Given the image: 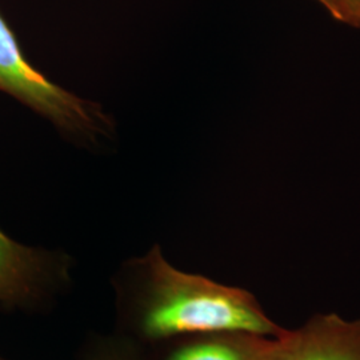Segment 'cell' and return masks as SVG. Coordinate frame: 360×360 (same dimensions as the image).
I'll return each mask as SVG.
<instances>
[{
    "label": "cell",
    "instance_id": "cell-7",
    "mask_svg": "<svg viewBox=\"0 0 360 360\" xmlns=\"http://www.w3.org/2000/svg\"><path fill=\"white\" fill-rule=\"evenodd\" d=\"M322 4L323 7L331 13L333 18H338V13H339V6H340V0H316Z\"/></svg>",
    "mask_w": 360,
    "mask_h": 360
},
{
    "label": "cell",
    "instance_id": "cell-1",
    "mask_svg": "<svg viewBox=\"0 0 360 360\" xmlns=\"http://www.w3.org/2000/svg\"><path fill=\"white\" fill-rule=\"evenodd\" d=\"M135 267L131 319L146 340L232 331L279 338L285 331L250 291L178 270L158 245Z\"/></svg>",
    "mask_w": 360,
    "mask_h": 360
},
{
    "label": "cell",
    "instance_id": "cell-2",
    "mask_svg": "<svg viewBox=\"0 0 360 360\" xmlns=\"http://www.w3.org/2000/svg\"><path fill=\"white\" fill-rule=\"evenodd\" d=\"M0 91L79 138L94 141L111 129L110 119L98 104L60 89L30 65L1 13Z\"/></svg>",
    "mask_w": 360,
    "mask_h": 360
},
{
    "label": "cell",
    "instance_id": "cell-8",
    "mask_svg": "<svg viewBox=\"0 0 360 360\" xmlns=\"http://www.w3.org/2000/svg\"><path fill=\"white\" fill-rule=\"evenodd\" d=\"M0 360H3V359H1V358H0Z\"/></svg>",
    "mask_w": 360,
    "mask_h": 360
},
{
    "label": "cell",
    "instance_id": "cell-6",
    "mask_svg": "<svg viewBox=\"0 0 360 360\" xmlns=\"http://www.w3.org/2000/svg\"><path fill=\"white\" fill-rule=\"evenodd\" d=\"M336 20L360 28V0H340Z\"/></svg>",
    "mask_w": 360,
    "mask_h": 360
},
{
    "label": "cell",
    "instance_id": "cell-5",
    "mask_svg": "<svg viewBox=\"0 0 360 360\" xmlns=\"http://www.w3.org/2000/svg\"><path fill=\"white\" fill-rule=\"evenodd\" d=\"M165 360H274L281 336L232 331L188 336Z\"/></svg>",
    "mask_w": 360,
    "mask_h": 360
},
{
    "label": "cell",
    "instance_id": "cell-3",
    "mask_svg": "<svg viewBox=\"0 0 360 360\" xmlns=\"http://www.w3.org/2000/svg\"><path fill=\"white\" fill-rule=\"evenodd\" d=\"M274 360H360V316L321 312L285 328Z\"/></svg>",
    "mask_w": 360,
    "mask_h": 360
},
{
    "label": "cell",
    "instance_id": "cell-4",
    "mask_svg": "<svg viewBox=\"0 0 360 360\" xmlns=\"http://www.w3.org/2000/svg\"><path fill=\"white\" fill-rule=\"evenodd\" d=\"M65 276L63 264L38 250L19 245L0 230V302L20 304Z\"/></svg>",
    "mask_w": 360,
    "mask_h": 360
}]
</instances>
